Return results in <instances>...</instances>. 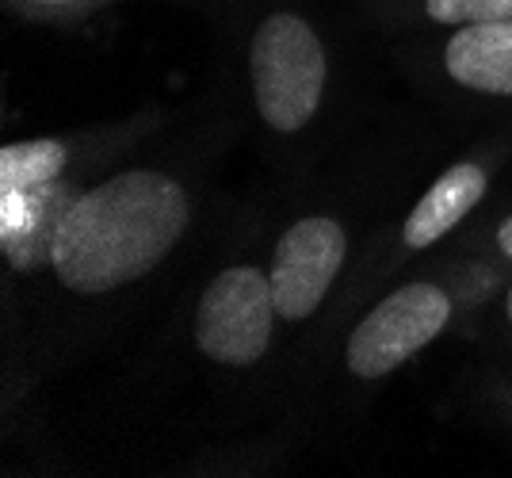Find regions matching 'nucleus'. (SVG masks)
I'll use <instances>...</instances> for the list:
<instances>
[{
	"instance_id": "nucleus-12",
	"label": "nucleus",
	"mask_w": 512,
	"mask_h": 478,
	"mask_svg": "<svg viewBox=\"0 0 512 478\" xmlns=\"http://www.w3.org/2000/svg\"><path fill=\"white\" fill-rule=\"evenodd\" d=\"M4 4L27 20H85L104 12L115 0H4Z\"/></svg>"
},
{
	"instance_id": "nucleus-14",
	"label": "nucleus",
	"mask_w": 512,
	"mask_h": 478,
	"mask_svg": "<svg viewBox=\"0 0 512 478\" xmlns=\"http://www.w3.org/2000/svg\"><path fill=\"white\" fill-rule=\"evenodd\" d=\"M505 402H509V410H512V387H509V391H505Z\"/></svg>"
},
{
	"instance_id": "nucleus-1",
	"label": "nucleus",
	"mask_w": 512,
	"mask_h": 478,
	"mask_svg": "<svg viewBox=\"0 0 512 478\" xmlns=\"http://www.w3.org/2000/svg\"><path fill=\"white\" fill-rule=\"evenodd\" d=\"M192 218L195 196L180 173L157 165L111 169L62 211L46 272L65 295H115L169 261Z\"/></svg>"
},
{
	"instance_id": "nucleus-5",
	"label": "nucleus",
	"mask_w": 512,
	"mask_h": 478,
	"mask_svg": "<svg viewBox=\"0 0 512 478\" xmlns=\"http://www.w3.org/2000/svg\"><path fill=\"white\" fill-rule=\"evenodd\" d=\"M352 261L348 222L329 211L291 218L272 245L268 280L283 326H306L337 291L341 272Z\"/></svg>"
},
{
	"instance_id": "nucleus-11",
	"label": "nucleus",
	"mask_w": 512,
	"mask_h": 478,
	"mask_svg": "<svg viewBox=\"0 0 512 478\" xmlns=\"http://www.w3.org/2000/svg\"><path fill=\"white\" fill-rule=\"evenodd\" d=\"M459 257H478V261H490L497 268L512 272V211L497 215L478 234H470L463 245H459Z\"/></svg>"
},
{
	"instance_id": "nucleus-4",
	"label": "nucleus",
	"mask_w": 512,
	"mask_h": 478,
	"mask_svg": "<svg viewBox=\"0 0 512 478\" xmlns=\"http://www.w3.org/2000/svg\"><path fill=\"white\" fill-rule=\"evenodd\" d=\"M279 326L283 322H279L268 268L253 261H234L218 268L195 299V348L214 368H256L260 360H268Z\"/></svg>"
},
{
	"instance_id": "nucleus-2",
	"label": "nucleus",
	"mask_w": 512,
	"mask_h": 478,
	"mask_svg": "<svg viewBox=\"0 0 512 478\" xmlns=\"http://www.w3.org/2000/svg\"><path fill=\"white\" fill-rule=\"evenodd\" d=\"M505 268L478 257H448L432 272L383 291L352 322L341 360L356 383H379L432 348L455 322L478 314L505 283Z\"/></svg>"
},
{
	"instance_id": "nucleus-7",
	"label": "nucleus",
	"mask_w": 512,
	"mask_h": 478,
	"mask_svg": "<svg viewBox=\"0 0 512 478\" xmlns=\"http://www.w3.org/2000/svg\"><path fill=\"white\" fill-rule=\"evenodd\" d=\"M150 127L146 115L77 134H39L12 138L0 150V188H46V184H92L104 176V165L115 153L138 142Z\"/></svg>"
},
{
	"instance_id": "nucleus-9",
	"label": "nucleus",
	"mask_w": 512,
	"mask_h": 478,
	"mask_svg": "<svg viewBox=\"0 0 512 478\" xmlns=\"http://www.w3.org/2000/svg\"><path fill=\"white\" fill-rule=\"evenodd\" d=\"M85 184L0 188V253L12 276H31L50 264L58 218Z\"/></svg>"
},
{
	"instance_id": "nucleus-6",
	"label": "nucleus",
	"mask_w": 512,
	"mask_h": 478,
	"mask_svg": "<svg viewBox=\"0 0 512 478\" xmlns=\"http://www.w3.org/2000/svg\"><path fill=\"white\" fill-rule=\"evenodd\" d=\"M501 157H505V146L493 142V146H478V150L463 153L459 161H451L448 169L421 192V199L409 207L406 218L398 222L394 245L386 249L383 261L375 264L371 280H383L390 272H398L402 264L417 261V257L432 253L436 245L455 238L463 230V222L490 196Z\"/></svg>"
},
{
	"instance_id": "nucleus-3",
	"label": "nucleus",
	"mask_w": 512,
	"mask_h": 478,
	"mask_svg": "<svg viewBox=\"0 0 512 478\" xmlns=\"http://www.w3.org/2000/svg\"><path fill=\"white\" fill-rule=\"evenodd\" d=\"M245 77L260 127L276 138H299L325 111L333 54L306 12L268 8L245 46Z\"/></svg>"
},
{
	"instance_id": "nucleus-10",
	"label": "nucleus",
	"mask_w": 512,
	"mask_h": 478,
	"mask_svg": "<svg viewBox=\"0 0 512 478\" xmlns=\"http://www.w3.org/2000/svg\"><path fill=\"white\" fill-rule=\"evenodd\" d=\"M386 16L432 31H455L470 23L509 20L512 0H386Z\"/></svg>"
},
{
	"instance_id": "nucleus-8",
	"label": "nucleus",
	"mask_w": 512,
	"mask_h": 478,
	"mask_svg": "<svg viewBox=\"0 0 512 478\" xmlns=\"http://www.w3.org/2000/svg\"><path fill=\"white\" fill-rule=\"evenodd\" d=\"M436 77L474 100H512V16L444 31L432 46Z\"/></svg>"
},
{
	"instance_id": "nucleus-13",
	"label": "nucleus",
	"mask_w": 512,
	"mask_h": 478,
	"mask_svg": "<svg viewBox=\"0 0 512 478\" xmlns=\"http://www.w3.org/2000/svg\"><path fill=\"white\" fill-rule=\"evenodd\" d=\"M486 310H493V326H497V333H505V337L512 341V272L505 276V283L497 287V295L486 303Z\"/></svg>"
}]
</instances>
